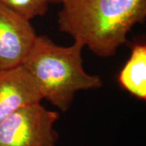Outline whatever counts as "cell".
Instances as JSON below:
<instances>
[{
    "label": "cell",
    "instance_id": "6da1fadb",
    "mask_svg": "<svg viewBox=\"0 0 146 146\" xmlns=\"http://www.w3.org/2000/svg\"><path fill=\"white\" fill-rule=\"evenodd\" d=\"M61 5L58 29L102 58L114 56L146 18V0H63Z\"/></svg>",
    "mask_w": 146,
    "mask_h": 146
},
{
    "label": "cell",
    "instance_id": "52a82bcc",
    "mask_svg": "<svg viewBox=\"0 0 146 146\" xmlns=\"http://www.w3.org/2000/svg\"><path fill=\"white\" fill-rule=\"evenodd\" d=\"M0 4L29 21L43 16L49 9L45 0H0Z\"/></svg>",
    "mask_w": 146,
    "mask_h": 146
},
{
    "label": "cell",
    "instance_id": "5b68a950",
    "mask_svg": "<svg viewBox=\"0 0 146 146\" xmlns=\"http://www.w3.org/2000/svg\"><path fill=\"white\" fill-rule=\"evenodd\" d=\"M42 100L38 85L23 65L0 70V123L21 107Z\"/></svg>",
    "mask_w": 146,
    "mask_h": 146
},
{
    "label": "cell",
    "instance_id": "3957f363",
    "mask_svg": "<svg viewBox=\"0 0 146 146\" xmlns=\"http://www.w3.org/2000/svg\"><path fill=\"white\" fill-rule=\"evenodd\" d=\"M58 119L41 102L21 107L0 123V146H56Z\"/></svg>",
    "mask_w": 146,
    "mask_h": 146
},
{
    "label": "cell",
    "instance_id": "ba28073f",
    "mask_svg": "<svg viewBox=\"0 0 146 146\" xmlns=\"http://www.w3.org/2000/svg\"><path fill=\"white\" fill-rule=\"evenodd\" d=\"M48 4L54 3V4H61L63 0H45Z\"/></svg>",
    "mask_w": 146,
    "mask_h": 146
},
{
    "label": "cell",
    "instance_id": "277c9868",
    "mask_svg": "<svg viewBox=\"0 0 146 146\" xmlns=\"http://www.w3.org/2000/svg\"><path fill=\"white\" fill-rule=\"evenodd\" d=\"M37 36L31 21L0 4V70L23 65Z\"/></svg>",
    "mask_w": 146,
    "mask_h": 146
},
{
    "label": "cell",
    "instance_id": "8992f818",
    "mask_svg": "<svg viewBox=\"0 0 146 146\" xmlns=\"http://www.w3.org/2000/svg\"><path fill=\"white\" fill-rule=\"evenodd\" d=\"M118 82L123 89L138 99L146 100V45L136 43L130 58L121 69Z\"/></svg>",
    "mask_w": 146,
    "mask_h": 146
},
{
    "label": "cell",
    "instance_id": "7a4b0ae2",
    "mask_svg": "<svg viewBox=\"0 0 146 146\" xmlns=\"http://www.w3.org/2000/svg\"><path fill=\"white\" fill-rule=\"evenodd\" d=\"M84 46H58L47 36H37L23 66L34 79L42 96L63 112L70 109L76 94L99 89L103 80L86 72L83 66Z\"/></svg>",
    "mask_w": 146,
    "mask_h": 146
}]
</instances>
